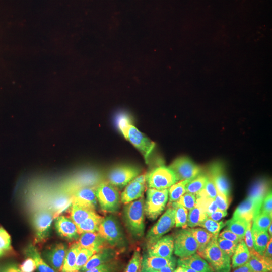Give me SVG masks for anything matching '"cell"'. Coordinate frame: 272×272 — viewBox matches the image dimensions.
Listing matches in <instances>:
<instances>
[{
    "mask_svg": "<svg viewBox=\"0 0 272 272\" xmlns=\"http://www.w3.org/2000/svg\"><path fill=\"white\" fill-rule=\"evenodd\" d=\"M118 125L124 138L141 153L147 163L149 156L155 148V143L139 131L125 117L119 118Z\"/></svg>",
    "mask_w": 272,
    "mask_h": 272,
    "instance_id": "6da1fadb",
    "label": "cell"
},
{
    "mask_svg": "<svg viewBox=\"0 0 272 272\" xmlns=\"http://www.w3.org/2000/svg\"><path fill=\"white\" fill-rule=\"evenodd\" d=\"M175 261L177 260L173 256L166 258L147 254L142 259L141 271L158 272L160 268Z\"/></svg>",
    "mask_w": 272,
    "mask_h": 272,
    "instance_id": "44dd1931",
    "label": "cell"
},
{
    "mask_svg": "<svg viewBox=\"0 0 272 272\" xmlns=\"http://www.w3.org/2000/svg\"><path fill=\"white\" fill-rule=\"evenodd\" d=\"M67 250L66 245L60 243L51 246L46 251V259L55 271H60Z\"/></svg>",
    "mask_w": 272,
    "mask_h": 272,
    "instance_id": "ac0fdd59",
    "label": "cell"
},
{
    "mask_svg": "<svg viewBox=\"0 0 272 272\" xmlns=\"http://www.w3.org/2000/svg\"><path fill=\"white\" fill-rule=\"evenodd\" d=\"M140 170L131 165H120L111 169L108 174V181L115 187L122 188L138 176Z\"/></svg>",
    "mask_w": 272,
    "mask_h": 272,
    "instance_id": "8fae6325",
    "label": "cell"
},
{
    "mask_svg": "<svg viewBox=\"0 0 272 272\" xmlns=\"http://www.w3.org/2000/svg\"><path fill=\"white\" fill-rule=\"evenodd\" d=\"M3 271H20L19 268L15 264H10L4 267L2 269Z\"/></svg>",
    "mask_w": 272,
    "mask_h": 272,
    "instance_id": "680465c9",
    "label": "cell"
},
{
    "mask_svg": "<svg viewBox=\"0 0 272 272\" xmlns=\"http://www.w3.org/2000/svg\"><path fill=\"white\" fill-rule=\"evenodd\" d=\"M81 247L78 242L73 243L67 250L64 262L60 270L63 272H74L77 256Z\"/></svg>",
    "mask_w": 272,
    "mask_h": 272,
    "instance_id": "f1b7e54d",
    "label": "cell"
},
{
    "mask_svg": "<svg viewBox=\"0 0 272 272\" xmlns=\"http://www.w3.org/2000/svg\"><path fill=\"white\" fill-rule=\"evenodd\" d=\"M173 238L174 252L179 257H188L197 252L198 243L188 228L177 231Z\"/></svg>",
    "mask_w": 272,
    "mask_h": 272,
    "instance_id": "ba28073f",
    "label": "cell"
},
{
    "mask_svg": "<svg viewBox=\"0 0 272 272\" xmlns=\"http://www.w3.org/2000/svg\"><path fill=\"white\" fill-rule=\"evenodd\" d=\"M115 251L112 248H103L94 254L80 270L87 271L98 265L107 263L115 257Z\"/></svg>",
    "mask_w": 272,
    "mask_h": 272,
    "instance_id": "603a6c76",
    "label": "cell"
},
{
    "mask_svg": "<svg viewBox=\"0 0 272 272\" xmlns=\"http://www.w3.org/2000/svg\"><path fill=\"white\" fill-rule=\"evenodd\" d=\"M142 258L140 252L136 250L127 264L125 271L126 272H135L141 269L142 262Z\"/></svg>",
    "mask_w": 272,
    "mask_h": 272,
    "instance_id": "ee69618b",
    "label": "cell"
},
{
    "mask_svg": "<svg viewBox=\"0 0 272 272\" xmlns=\"http://www.w3.org/2000/svg\"><path fill=\"white\" fill-rule=\"evenodd\" d=\"M249 222L243 219L232 218L225 223V225L227 229L236 234L241 239H244L245 231Z\"/></svg>",
    "mask_w": 272,
    "mask_h": 272,
    "instance_id": "836d02e7",
    "label": "cell"
},
{
    "mask_svg": "<svg viewBox=\"0 0 272 272\" xmlns=\"http://www.w3.org/2000/svg\"><path fill=\"white\" fill-rule=\"evenodd\" d=\"M178 181L173 171L164 165L157 167L147 174L146 182L149 188L165 189Z\"/></svg>",
    "mask_w": 272,
    "mask_h": 272,
    "instance_id": "52a82bcc",
    "label": "cell"
},
{
    "mask_svg": "<svg viewBox=\"0 0 272 272\" xmlns=\"http://www.w3.org/2000/svg\"><path fill=\"white\" fill-rule=\"evenodd\" d=\"M111 265L107 263H103L99 265H98L95 267H93L89 270L87 272H107L110 271L112 270Z\"/></svg>",
    "mask_w": 272,
    "mask_h": 272,
    "instance_id": "f5cc1de1",
    "label": "cell"
},
{
    "mask_svg": "<svg viewBox=\"0 0 272 272\" xmlns=\"http://www.w3.org/2000/svg\"><path fill=\"white\" fill-rule=\"evenodd\" d=\"M188 229L198 243V248L197 252L199 254L203 251L214 235L205 229L199 228Z\"/></svg>",
    "mask_w": 272,
    "mask_h": 272,
    "instance_id": "1f68e13d",
    "label": "cell"
},
{
    "mask_svg": "<svg viewBox=\"0 0 272 272\" xmlns=\"http://www.w3.org/2000/svg\"><path fill=\"white\" fill-rule=\"evenodd\" d=\"M125 205L123 216L127 229L134 238H141L145 231L143 196Z\"/></svg>",
    "mask_w": 272,
    "mask_h": 272,
    "instance_id": "7a4b0ae2",
    "label": "cell"
},
{
    "mask_svg": "<svg viewBox=\"0 0 272 272\" xmlns=\"http://www.w3.org/2000/svg\"><path fill=\"white\" fill-rule=\"evenodd\" d=\"M208 175V180L205 187L199 193L214 199L217 194V189L212 178L209 174Z\"/></svg>",
    "mask_w": 272,
    "mask_h": 272,
    "instance_id": "f6af8a7d",
    "label": "cell"
},
{
    "mask_svg": "<svg viewBox=\"0 0 272 272\" xmlns=\"http://www.w3.org/2000/svg\"><path fill=\"white\" fill-rule=\"evenodd\" d=\"M218 236L214 235L199 255L208 262L214 271L228 272L231 269V257L219 247L217 242Z\"/></svg>",
    "mask_w": 272,
    "mask_h": 272,
    "instance_id": "3957f363",
    "label": "cell"
},
{
    "mask_svg": "<svg viewBox=\"0 0 272 272\" xmlns=\"http://www.w3.org/2000/svg\"><path fill=\"white\" fill-rule=\"evenodd\" d=\"M270 190L269 182L264 179L257 180L251 188L248 197H250L255 203V216L259 211L264 198Z\"/></svg>",
    "mask_w": 272,
    "mask_h": 272,
    "instance_id": "d6986e66",
    "label": "cell"
},
{
    "mask_svg": "<svg viewBox=\"0 0 272 272\" xmlns=\"http://www.w3.org/2000/svg\"><path fill=\"white\" fill-rule=\"evenodd\" d=\"M214 200L217 206L218 209L227 211L229 207V198L225 196L223 193L217 190V194Z\"/></svg>",
    "mask_w": 272,
    "mask_h": 272,
    "instance_id": "c3c4849f",
    "label": "cell"
},
{
    "mask_svg": "<svg viewBox=\"0 0 272 272\" xmlns=\"http://www.w3.org/2000/svg\"><path fill=\"white\" fill-rule=\"evenodd\" d=\"M12 250L10 235L3 227L0 226V257Z\"/></svg>",
    "mask_w": 272,
    "mask_h": 272,
    "instance_id": "ab89813d",
    "label": "cell"
},
{
    "mask_svg": "<svg viewBox=\"0 0 272 272\" xmlns=\"http://www.w3.org/2000/svg\"><path fill=\"white\" fill-rule=\"evenodd\" d=\"M95 194L103 211L114 213L118 211L120 206L118 192L108 181L99 183L96 187Z\"/></svg>",
    "mask_w": 272,
    "mask_h": 272,
    "instance_id": "277c9868",
    "label": "cell"
},
{
    "mask_svg": "<svg viewBox=\"0 0 272 272\" xmlns=\"http://www.w3.org/2000/svg\"><path fill=\"white\" fill-rule=\"evenodd\" d=\"M209 174L212 178L217 190L229 198L230 187L226 176L223 167L219 162H214L209 168Z\"/></svg>",
    "mask_w": 272,
    "mask_h": 272,
    "instance_id": "2e32d148",
    "label": "cell"
},
{
    "mask_svg": "<svg viewBox=\"0 0 272 272\" xmlns=\"http://www.w3.org/2000/svg\"><path fill=\"white\" fill-rule=\"evenodd\" d=\"M225 225V223L223 221H216L208 217L199 226L203 228L213 235H218L220 231Z\"/></svg>",
    "mask_w": 272,
    "mask_h": 272,
    "instance_id": "60d3db41",
    "label": "cell"
},
{
    "mask_svg": "<svg viewBox=\"0 0 272 272\" xmlns=\"http://www.w3.org/2000/svg\"><path fill=\"white\" fill-rule=\"evenodd\" d=\"M189 181L188 180L178 181L169 188L170 202L177 201L186 192L185 186Z\"/></svg>",
    "mask_w": 272,
    "mask_h": 272,
    "instance_id": "74e56055",
    "label": "cell"
},
{
    "mask_svg": "<svg viewBox=\"0 0 272 272\" xmlns=\"http://www.w3.org/2000/svg\"><path fill=\"white\" fill-rule=\"evenodd\" d=\"M271 224L270 225V226H269L268 228V232H269V234H270V235H271L272 234V229H271Z\"/></svg>",
    "mask_w": 272,
    "mask_h": 272,
    "instance_id": "94428289",
    "label": "cell"
},
{
    "mask_svg": "<svg viewBox=\"0 0 272 272\" xmlns=\"http://www.w3.org/2000/svg\"><path fill=\"white\" fill-rule=\"evenodd\" d=\"M103 217L96 213L90 216L84 221L77 226L79 234L85 232H98L99 227Z\"/></svg>",
    "mask_w": 272,
    "mask_h": 272,
    "instance_id": "83f0119b",
    "label": "cell"
},
{
    "mask_svg": "<svg viewBox=\"0 0 272 272\" xmlns=\"http://www.w3.org/2000/svg\"><path fill=\"white\" fill-rule=\"evenodd\" d=\"M251 233L253 246L255 250L261 255H263L270 236L267 231L259 230L251 226Z\"/></svg>",
    "mask_w": 272,
    "mask_h": 272,
    "instance_id": "f546056e",
    "label": "cell"
},
{
    "mask_svg": "<svg viewBox=\"0 0 272 272\" xmlns=\"http://www.w3.org/2000/svg\"><path fill=\"white\" fill-rule=\"evenodd\" d=\"M272 242L271 238H270V240L267 243L266 248L263 254V256L266 258L271 259L272 255Z\"/></svg>",
    "mask_w": 272,
    "mask_h": 272,
    "instance_id": "9f6ffc18",
    "label": "cell"
},
{
    "mask_svg": "<svg viewBox=\"0 0 272 272\" xmlns=\"http://www.w3.org/2000/svg\"><path fill=\"white\" fill-rule=\"evenodd\" d=\"M218 237L238 243L242 240L236 234L227 229L222 232Z\"/></svg>",
    "mask_w": 272,
    "mask_h": 272,
    "instance_id": "816d5d0a",
    "label": "cell"
},
{
    "mask_svg": "<svg viewBox=\"0 0 272 272\" xmlns=\"http://www.w3.org/2000/svg\"><path fill=\"white\" fill-rule=\"evenodd\" d=\"M178 181L191 180L201 173L200 167L187 157L176 159L169 166Z\"/></svg>",
    "mask_w": 272,
    "mask_h": 272,
    "instance_id": "30bf717a",
    "label": "cell"
},
{
    "mask_svg": "<svg viewBox=\"0 0 272 272\" xmlns=\"http://www.w3.org/2000/svg\"><path fill=\"white\" fill-rule=\"evenodd\" d=\"M252 221L249 223L246 230L245 231L244 236V240L246 245L247 246L248 249L250 253H252L255 250L253 246V239L251 233V226Z\"/></svg>",
    "mask_w": 272,
    "mask_h": 272,
    "instance_id": "681fc988",
    "label": "cell"
},
{
    "mask_svg": "<svg viewBox=\"0 0 272 272\" xmlns=\"http://www.w3.org/2000/svg\"><path fill=\"white\" fill-rule=\"evenodd\" d=\"M106 241L98 232L81 234L78 243L81 248H85L95 253L104 248Z\"/></svg>",
    "mask_w": 272,
    "mask_h": 272,
    "instance_id": "ffe728a7",
    "label": "cell"
},
{
    "mask_svg": "<svg viewBox=\"0 0 272 272\" xmlns=\"http://www.w3.org/2000/svg\"><path fill=\"white\" fill-rule=\"evenodd\" d=\"M208 215L198 206H196L189 210L188 213L187 226L193 228L199 224L206 218Z\"/></svg>",
    "mask_w": 272,
    "mask_h": 272,
    "instance_id": "8d00e7d4",
    "label": "cell"
},
{
    "mask_svg": "<svg viewBox=\"0 0 272 272\" xmlns=\"http://www.w3.org/2000/svg\"><path fill=\"white\" fill-rule=\"evenodd\" d=\"M95 253L85 248H81L78 253L75 265V271H79L90 257Z\"/></svg>",
    "mask_w": 272,
    "mask_h": 272,
    "instance_id": "b9f144b4",
    "label": "cell"
},
{
    "mask_svg": "<svg viewBox=\"0 0 272 272\" xmlns=\"http://www.w3.org/2000/svg\"><path fill=\"white\" fill-rule=\"evenodd\" d=\"M174 271L175 272H195L194 270L185 267H182L180 266H177V268H175Z\"/></svg>",
    "mask_w": 272,
    "mask_h": 272,
    "instance_id": "91938a15",
    "label": "cell"
},
{
    "mask_svg": "<svg viewBox=\"0 0 272 272\" xmlns=\"http://www.w3.org/2000/svg\"><path fill=\"white\" fill-rule=\"evenodd\" d=\"M96 187L83 186L73 190L71 194L72 202L95 210L97 201Z\"/></svg>",
    "mask_w": 272,
    "mask_h": 272,
    "instance_id": "5bb4252c",
    "label": "cell"
},
{
    "mask_svg": "<svg viewBox=\"0 0 272 272\" xmlns=\"http://www.w3.org/2000/svg\"><path fill=\"white\" fill-rule=\"evenodd\" d=\"M20 271L31 272L36 269V265L34 260L31 257L28 258L19 266Z\"/></svg>",
    "mask_w": 272,
    "mask_h": 272,
    "instance_id": "f907efd6",
    "label": "cell"
},
{
    "mask_svg": "<svg viewBox=\"0 0 272 272\" xmlns=\"http://www.w3.org/2000/svg\"><path fill=\"white\" fill-rule=\"evenodd\" d=\"M217 242L220 249L230 257L233 254L238 243V242L231 241L218 236L217 238Z\"/></svg>",
    "mask_w": 272,
    "mask_h": 272,
    "instance_id": "7bdbcfd3",
    "label": "cell"
},
{
    "mask_svg": "<svg viewBox=\"0 0 272 272\" xmlns=\"http://www.w3.org/2000/svg\"><path fill=\"white\" fill-rule=\"evenodd\" d=\"M177 202L189 211L196 205V195L185 192Z\"/></svg>",
    "mask_w": 272,
    "mask_h": 272,
    "instance_id": "bcb514c9",
    "label": "cell"
},
{
    "mask_svg": "<svg viewBox=\"0 0 272 272\" xmlns=\"http://www.w3.org/2000/svg\"><path fill=\"white\" fill-rule=\"evenodd\" d=\"M250 267L254 272L271 271L272 268L271 259L266 258L256 251L250 253V257L247 261Z\"/></svg>",
    "mask_w": 272,
    "mask_h": 272,
    "instance_id": "d4e9b609",
    "label": "cell"
},
{
    "mask_svg": "<svg viewBox=\"0 0 272 272\" xmlns=\"http://www.w3.org/2000/svg\"><path fill=\"white\" fill-rule=\"evenodd\" d=\"M235 272H253L247 262L233 269Z\"/></svg>",
    "mask_w": 272,
    "mask_h": 272,
    "instance_id": "11a10c76",
    "label": "cell"
},
{
    "mask_svg": "<svg viewBox=\"0 0 272 272\" xmlns=\"http://www.w3.org/2000/svg\"><path fill=\"white\" fill-rule=\"evenodd\" d=\"M208 178V174L201 173L186 184L185 186L186 192L197 194L204 188Z\"/></svg>",
    "mask_w": 272,
    "mask_h": 272,
    "instance_id": "d6a6232c",
    "label": "cell"
},
{
    "mask_svg": "<svg viewBox=\"0 0 272 272\" xmlns=\"http://www.w3.org/2000/svg\"><path fill=\"white\" fill-rule=\"evenodd\" d=\"M252 227L259 230L267 231L271 224V216L262 213H258L252 220Z\"/></svg>",
    "mask_w": 272,
    "mask_h": 272,
    "instance_id": "f35d334b",
    "label": "cell"
},
{
    "mask_svg": "<svg viewBox=\"0 0 272 272\" xmlns=\"http://www.w3.org/2000/svg\"><path fill=\"white\" fill-rule=\"evenodd\" d=\"M255 205L254 201L247 197L236 208L232 218L241 219L247 221H252L255 216Z\"/></svg>",
    "mask_w": 272,
    "mask_h": 272,
    "instance_id": "cb8c5ba5",
    "label": "cell"
},
{
    "mask_svg": "<svg viewBox=\"0 0 272 272\" xmlns=\"http://www.w3.org/2000/svg\"><path fill=\"white\" fill-rule=\"evenodd\" d=\"M175 210V226L185 228L187 226L188 210L177 201L171 202Z\"/></svg>",
    "mask_w": 272,
    "mask_h": 272,
    "instance_id": "e575fe53",
    "label": "cell"
},
{
    "mask_svg": "<svg viewBox=\"0 0 272 272\" xmlns=\"http://www.w3.org/2000/svg\"><path fill=\"white\" fill-rule=\"evenodd\" d=\"M54 217V213L49 210H42L35 213L32 218V223L35 232L36 243H41L46 240Z\"/></svg>",
    "mask_w": 272,
    "mask_h": 272,
    "instance_id": "7c38bea8",
    "label": "cell"
},
{
    "mask_svg": "<svg viewBox=\"0 0 272 272\" xmlns=\"http://www.w3.org/2000/svg\"><path fill=\"white\" fill-rule=\"evenodd\" d=\"M98 233L111 246H119L123 241V235L119 224L112 215L103 218Z\"/></svg>",
    "mask_w": 272,
    "mask_h": 272,
    "instance_id": "9c48e42d",
    "label": "cell"
},
{
    "mask_svg": "<svg viewBox=\"0 0 272 272\" xmlns=\"http://www.w3.org/2000/svg\"><path fill=\"white\" fill-rule=\"evenodd\" d=\"M258 213L272 215V194L270 190L264 198Z\"/></svg>",
    "mask_w": 272,
    "mask_h": 272,
    "instance_id": "7dc6e473",
    "label": "cell"
},
{
    "mask_svg": "<svg viewBox=\"0 0 272 272\" xmlns=\"http://www.w3.org/2000/svg\"><path fill=\"white\" fill-rule=\"evenodd\" d=\"M177 264V261L172 262L162 268H160L158 272H171L174 271Z\"/></svg>",
    "mask_w": 272,
    "mask_h": 272,
    "instance_id": "6f0895ef",
    "label": "cell"
},
{
    "mask_svg": "<svg viewBox=\"0 0 272 272\" xmlns=\"http://www.w3.org/2000/svg\"><path fill=\"white\" fill-rule=\"evenodd\" d=\"M95 213H96V212L94 209L84 207L72 202L70 218L77 226L90 216Z\"/></svg>",
    "mask_w": 272,
    "mask_h": 272,
    "instance_id": "4316f807",
    "label": "cell"
},
{
    "mask_svg": "<svg viewBox=\"0 0 272 272\" xmlns=\"http://www.w3.org/2000/svg\"><path fill=\"white\" fill-rule=\"evenodd\" d=\"M227 215V211H223L219 209H217L215 212L211 213L208 216V218L212 219L213 220L219 221L222 218Z\"/></svg>",
    "mask_w": 272,
    "mask_h": 272,
    "instance_id": "db71d44e",
    "label": "cell"
},
{
    "mask_svg": "<svg viewBox=\"0 0 272 272\" xmlns=\"http://www.w3.org/2000/svg\"><path fill=\"white\" fill-rule=\"evenodd\" d=\"M55 227L58 234L64 238L72 240L78 237L79 234L76 224L65 216L57 217Z\"/></svg>",
    "mask_w": 272,
    "mask_h": 272,
    "instance_id": "7402d4cb",
    "label": "cell"
},
{
    "mask_svg": "<svg viewBox=\"0 0 272 272\" xmlns=\"http://www.w3.org/2000/svg\"><path fill=\"white\" fill-rule=\"evenodd\" d=\"M25 254L27 257L32 258L35 261L36 269L41 272H54L55 270L47 264L41 258L40 253L36 247L30 244L25 251Z\"/></svg>",
    "mask_w": 272,
    "mask_h": 272,
    "instance_id": "4dcf8cb0",
    "label": "cell"
},
{
    "mask_svg": "<svg viewBox=\"0 0 272 272\" xmlns=\"http://www.w3.org/2000/svg\"><path fill=\"white\" fill-rule=\"evenodd\" d=\"M144 203L145 214L151 220H155L165 209L168 199V190L149 188Z\"/></svg>",
    "mask_w": 272,
    "mask_h": 272,
    "instance_id": "5b68a950",
    "label": "cell"
},
{
    "mask_svg": "<svg viewBox=\"0 0 272 272\" xmlns=\"http://www.w3.org/2000/svg\"><path fill=\"white\" fill-rule=\"evenodd\" d=\"M178 266L190 268L195 272H211L214 271L208 262L198 253L188 257L180 258L177 260Z\"/></svg>",
    "mask_w": 272,
    "mask_h": 272,
    "instance_id": "e0dca14e",
    "label": "cell"
},
{
    "mask_svg": "<svg viewBox=\"0 0 272 272\" xmlns=\"http://www.w3.org/2000/svg\"><path fill=\"white\" fill-rule=\"evenodd\" d=\"M147 174L138 175L126 186L120 196L121 201L127 204L143 196Z\"/></svg>",
    "mask_w": 272,
    "mask_h": 272,
    "instance_id": "4fadbf2b",
    "label": "cell"
},
{
    "mask_svg": "<svg viewBox=\"0 0 272 272\" xmlns=\"http://www.w3.org/2000/svg\"><path fill=\"white\" fill-rule=\"evenodd\" d=\"M174 226L175 210L171 205L147 232L146 238L148 247L163 236Z\"/></svg>",
    "mask_w": 272,
    "mask_h": 272,
    "instance_id": "8992f818",
    "label": "cell"
},
{
    "mask_svg": "<svg viewBox=\"0 0 272 272\" xmlns=\"http://www.w3.org/2000/svg\"><path fill=\"white\" fill-rule=\"evenodd\" d=\"M195 195L196 206L200 208L208 215V217L218 209L214 199L200 193H198Z\"/></svg>",
    "mask_w": 272,
    "mask_h": 272,
    "instance_id": "d590c367",
    "label": "cell"
},
{
    "mask_svg": "<svg viewBox=\"0 0 272 272\" xmlns=\"http://www.w3.org/2000/svg\"><path fill=\"white\" fill-rule=\"evenodd\" d=\"M174 251V238L171 235L162 236L148 247V254L150 255L170 258Z\"/></svg>",
    "mask_w": 272,
    "mask_h": 272,
    "instance_id": "9a60e30c",
    "label": "cell"
},
{
    "mask_svg": "<svg viewBox=\"0 0 272 272\" xmlns=\"http://www.w3.org/2000/svg\"><path fill=\"white\" fill-rule=\"evenodd\" d=\"M250 257V252L243 239L238 242L232 256V267L234 268L246 263Z\"/></svg>",
    "mask_w": 272,
    "mask_h": 272,
    "instance_id": "484cf974",
    "label": "cell"
}]
</instances>
